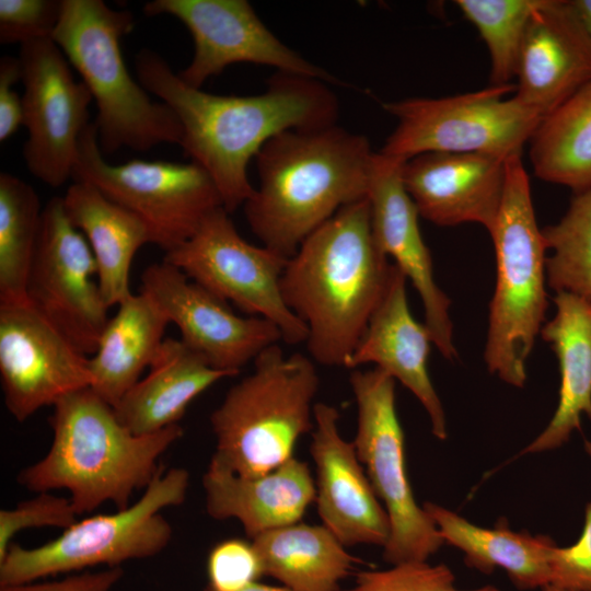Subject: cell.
Returning <instances> with one entry per match:
<instances>
[{"mask_svg":"<svg viewBox=\"0 0 591 591\" xmlns=\"http://www.w3.org/2000/svg\"><path fill=\"white\" fill-rule=\"evenodd\" d=\"M135 66L140 84L175 114L185 155L210 176L229 213L253 195L247 166L270 139L337 124L338 100L317 79L277 71L260 94L217 95L188 85L149 48Z\"/></svg>","mask_w":591,"mask_h":591,"instance_id":"cell-1","label":"cell"},{"mask_svg":"<svg viewBox=\"0 0 591 591\" xmlns=\"http://www.w3.org/2000/svg\"><path fill=\"white\" fill-rule=\"evenodd\" d=\"M392 268L374 239L368 197L341 208L288 259L282 298L306 325V348L315 362L346 367Z\"/></svg>","mask_w":591,"mask_h":591,"instance_id":"cell-2","label":"cell"},{"mask_svg":"<svg viewBox=\"0 0 591 591\" xmlns=\"http://www.w3.org/2000/svg\"><path fill=\"white\" fill-rule=\"evenodd\" d=\"M374 154L366 136L337 124L274 137L254 160L258 186L244 204L252 232L289 259L341 208L368 197Z\"/></svg>","mask_w":591,"mask_h":591,"instance_id":"cell-3","label":"cell"},{"mask_svg":"<svg viewBox=\"0 0 591 591\" xmlns=\"http://www.w3.org/2000/svg\"><path fill=\"white\" fill-rule=\"evenodd\" d=\"M53 442L47 454L22 470L18 482L34 493L67 489L78 514L111 501L129 507L135 490L147 488L163 470L162 454L183 436L177 424L150 434H135L114 407L91 387L54 406Z\"/></svg>","mask_w":591,"mask_h":591,"instance_id":"cell-4","label":"cell"},{"mask_svg":"<svg viewBox=\"0 0 591 591\" xmlns=\"http://www.w3.org/2000/svg\"><path fill=\"white\" fill-rule=\"evenodd\" d=\"M131 12L103 0H62L53 40L78 71L96 104L94 120L103 155L121 148L147 151L181 146L183 131L172 109L154 102L128 71L120 39L134 28Z\"/></svg>","mask_w":591,"mask_h":591,"instance_id":"cell-5","label":"cell"},{"mask_svg":"<svg viewBox=\"0 0 591 591\" xmlns=\"http://www.w3.org/2000/svg\"><path fill=\"white\" fill-rule=\"evenodd\" d=\"M320 379L311 357L286 356L278 344L254 360L211 413V462L245 477L268 473L293 456L298 439L314 428Z\"/></svg>","mask_w":591,"mask_h":591,"instance_id":"cell-6","label":"cell"},{"mask_svg":"<svg viewBox=\"0 0 591 591\" xmlns=\"http://www.w3.org/2000/svg\"><path fill=\"white\" fill-rule=\"evenodd\" d=\"M489 234L495 246L496 285L484 358L490 373L523 387L526 360L545 320L547 283L546 247L522 155L506 160L502 201Z\"/></svg>","mask_w":591,"mask_h":591,"instance_id":"cell-7","label":"cell"},{"mask_svg":"<svg viewBox=\"0 0 591 591\" xmlns=\"http://www.w3.org/2000/svg\"><path fill=\"white\" fill-rule=\"evenodd\" d=\"M188 485L185 468L162 470L139 500L125 509L77 521L38 547L12 543L0 560V586L34 582L99 565L120 567L125 561L160 554L172 538V526L161 510L182 505Z\"/></svg>","mask_w":591,"mask_h":591,"instance_id":"cell-8","label":"cell"},{"mask_svg":"<svg viewBox=\"0 0 591 591\" xmlns=\"http://www.w3.org/2000/svg\"><path fill=\"white\" fill-rule=\"evenodd\" d=\"M511 91L514 84L383 102L397 124L379 152L401 162L428 152L522 155L543 117L514 95L505 99Z\"/></svg>","mask_w":591,"mask_h":591,"instance_id":"cell-9","label":"cell"},{"mask_svg":"<svg viewBox=\"0 0 591 591\" xmlns=\"http://www.w3.org/2000/svg\"><path fill=\"white\" fill-rule=\"evenodd\" d=\"M72 178L137 216L164 253L186 242L212 210L223 207L212 179L195 162L136 159L111 164L99 147L94 121L81 135Z\"/></svg>","mask_w":591,"mask_h":591,"instance_id":"cell-10","label":"cell"},{"mask_svg":"<svg viewBox=\"0 0 591 591\" xmlns=\"http://www.w3.org/2000/svg\"><path fill=\"white\" fill-rule=\"evenodd\" d=\"M395 380L384 371L354 369L349 383L357 405L354 439L358 457L389 520L383 558L391 565L428 561L444 543L415 500L406 473L404 432L395 407Z\"/></svg>","mask_w":591,"mask_h":591,"instance_id":"cell-11","label":"cell"},{"mask_svg":"<svg viewBox=\"0 0 591 591\" xmlns=\"http://www.w3.org/2000/svg\"><path fill=\"white\" fill-rule=\"evenodd\" d=\"M163 260L241 311L274 323L285 343L306 341V325L287 306L281 293L280 279L288 259L248 243L223 207L212 210L186 242L164 254Z\"/></svg>","mask_w":591,"mask_h":591,"instance_id":"cell-12","label":"cell"},{"mask_svg":"<svg viewBox=\"0 0 591 591\" xmlns=\"http://www.w3.org/2000/svg\"><path fill=\"white\" fill-rule=\"evenodd\" d=\"M19 60L23 126L27 130L22 154L33 176L60 187L72 178L93 97L83 81L74 80L68 59L53 38L21 45Z\"/></svg>","mask_w":591,"mask_h":591,"instance_id":"cell-13","label":"cell"},{"mask_svg":"<svg viewBox=\"0 0 591 591\" xmlns=\"http://www.w3.org/2000/svg\"><path fill=\"white\" fill-rule=\"evenodd\" d=\"M27 299L79 351L88 357L95 352L109 306L91 247L68 219L62 197L51 198L43 209Z\"/></svg>","mask_w":591,"mask_h":591,"instance_id":"cell-14","label":"cell"},{"mask_svg":"<svg viewBox=\"0 0 591 591\" xmlns=\"http://www.w3.org/2000/svg\"><path fill=\"white\" fill-rule=\"evenodd\" d=\"M143 12L174 16L189 31L194 55L178 76L190 86L201 89L207 80L239 62L341 84L283 44L246 0H153L143 5Z\"/></svg>","mask_w":591,"mask_h":591,"instance_id":"cell-15","label":"cell"},{"mask_svg":"<svg viewBox=\"0 0 591 591\" xmlns=\"http://www.w3.org/2000/svg\"><path fill=\"white\" fill-rule=\"evenodd\" d=\"M149 296L181 332V340L212 368L236 375L267 347L282 340L279 328L259 316L235 314L228 302L162 260L141 275Z\"/></svg>","mask_w":591,"mask_h":591,"instance_id":"cell-16","label":"cell"},{"mask_svg":"<svg viewBox=\"0 0 591 591\" xmlns=\"http://www.w3.org/2000/svg\"><path fill=\"white\" fill-rule=\"evenodd\" d=\"M0 378L19 422L92 383L89 357L30 303L0 305Z\"/></svg>","mask_w":591,"mask_h":591,"instance_id":"cell-17","label":"cell"},{"mask_svg":"<svg viewBox=\"0 0 591 591\" xmlns=\"http://www.w3.org/2000/svg\"><path fill=\"white\" fill-rule=\"evenodd\" d=\"M403 164L380 152L374 154L368 193L372 231L381 251L394 259L416 289L433 345L451 360L457 357L451 301L434 280L431 254L419 229L420 216L403 183Z\"/></svg>","mask_w":591,"mask_h":591,"instance_id":"cell-18","label":"cell"},{"mask_svg":"<svg viewBox=\"0 0 591 591\" xmlns=\"http://www.w3.org/2000/svg\"><path fill=\"white\" fill-rule=\"evenodd\" d=\"M339 412L314 405L310 444L316 470L317 512L323 525L347 546H384L390 536L387 513L374 493L352 441L339 431Z\"/></svg>","mask_w":591,"mask_h":591,"instance_id":"cell-19","label":"cell"},{"mask_svg":"<svg viewBox=\"0 0 591 591\" xmlns=\"http://www.w3.org/2000/svg\"><path fill=\"white\" fill-rule=\"evenodd\" d=\"M506 160L428 152L404 162L402 178L424 219L441 227L478 223L490 233L502 201Z\"/></svg>","mask_w":591,"mask_h":591,"instance_id":"cell-20","label":"cell"},{"mask_svg":"<svg viewBox=\"0 0 591 591\" xmlns=\"http://www.w3.org/2000/svg\"><path fill=\"white\" fill-rule=\"evenodd\" d=\"M514 96L543 118L591 81V40L568 0H540L521 46Z\"/></svg>","mask_w":591,"mask_h":591,"instance_id":"cell-21","label":"cell"},{"mask_svg":"<svg viewBox=\"0 0 591 591\" xmlns=\"http://www.w3.org/2000/svg\"><path fill=\"white\" fill-rule=\"evenodd\" d=\"M406 276L393 264L387 287L346 367L373 363L407 387L426 409L433 436L448 437L445 414L428 372L432 337L409 309Z\"/></svg>","mask_w":591,"mask_h":591,"instance_id":"cell-22","label":"cell"},{"mask_svg":"<svg viewBox=\"0 0 591 591\" xmlns=\"http://www.w3.org/2000/svg\"><path fill=\"white\" fill-rule=\"evenodd\" d=\"M202 487L207 513L216 520L236 519L251 540L298 523L316 496L308 464L294 456L254 477L240 476L210 461Z\"/></svg>","mask_w":591,"mask_h":591,"instance_id":"cell-23","label":"cell"},{"mask_svg":"<svg viewBox=\"0 0 591 591\" xmlns=\"http://www.w3.org/2000/svg\"><path fill=\"white\" fill-rule=\"evenodd\" d=\"M553 300L555 316L540 334L558 360L559 399L546 428L523 453L559 448L580 428L582 415L591 420V301L566 291Z\"/></svg>","mask_w":591,"mask_h":591,"instance_id":"cell-24","label":"cell"},{"mask_svg":"<svg viewBox=\"0 0 591 591\" xmlns=\"http://www.w3.org/2000/svg\"><path fill=\"white\" fill-rule=\"evenodd\" d=\"M149 369L114 407L119 422L139 436L177 425L199 394L231 376L175 338L163 340Z\"/></svg>","mask_w":591,"mask_h":591,"instance_id":"cell-25","label":"cell"},{"mask_svg":"<svg viewBox=\"0 0 591 591\" xmlns=\"http://www.w3.org/2000/svg\"><path fill=\"white\" fill-rule=\"evenodd\" d=\"M422 507L443 542L462 551L471 568L486 573L501 568L522 590L552 584L557 545L551 537L514 532L505 519L486 529L437 503L427 501Z\"/></svg>","mask_w":591,"mask_h":591,"instance_id":"cell-26","label":"cell"},{"mask_svg":"<svg viewBox=\"0 0 591 591\" xmlns=\"http://www.w3.org/2000/svg\"><path fill=\"white\" fill-rule=\"evenodd\" d=\"M66 215L86 239L97 265L101 292L111 308L129 296V274L139 248L151 243L146 224L94 186L74 182L62 196Z\"/></svg>","mask_w":591,"mask_h":591,"instance_id":"cell-27","label":"cell"},{"mask_svg":"<svg viewBox=\"0 0 591 591\" xmlns=\"http://www.w3.org/2000/svg\"><path fill=\"white\" fill-rule=\"evenodd\" d=\"M167 317L143 292L131 294L109 317L95 352L89 357L91 389L115 407L154 360Z\"/></svg>","mask_w":591,"mask_h":591,"instance_id":"cell-28","label":"cell"},{"mask_svg":"<svg viewBox=\"0 0 591 591\" xmlns=\"http://www.w3.org/2000/svg\"><path fill=\"white\" fill-rule=\"evenodd\" d=\"M252 543L264 575L292 591H340L343 580L362 563L323 524L298 522L264 532Z\"/></svg>","mask_w":591,"mask_h":591,"instance_id":"cell-29","label":"cell"},{"mask_svg":"<svg viewBox=\"0 0 591 591\" xmlns=\"http://www.w3.org/2000/svg\"><path fill=\"white\" fill-rule=\"evenodd\" d=\"M529 158L542 181L573 194L591 187V81L551 114L532 135Z\"/></svg>","mask_w":591,"mask_h":591,"instance_id":"cell-30","label":"cell"},{"mask_svg":"<svg viewBox=\"0 0 591 591\" xmlns=\"http://www.w3.org/2000/svg\"><path fill=\"white\" fill-rule=\"evenodd\" d=\"M43 209L31 185L0 173V305L28 304L27 282Z\"/></svg>","mask_w":591,"mask_h":591,"instance_id":"cell-31","label":"cell"},{"mask_svg":"<svg viewBox=\"0 0 591 591\" xmlns=\"http://www.w3.org/2000/svg\"><path fill=\"white\" fill-rule=\"evenodd\" d=\"M546 283L591 301V187L573 194L561 219L542 229Z\"/></svg>","mask_w":591,"mask_h":591,"instance_id":"cell-32","label":"cell"},{"mask_svg":"<svg viewBox=\"0 0 591 591\" xmlns=\"http://www.w3.org/2000/svg\"><path fill=\"white\" fill-rule=\"evenodd\" d=\"M540 0H456L455 5L477 28L490 57V85L515 78L523 38Z\"/></svg>","mask_w":591,"mask_h":591,"instance_id":"cell-33","label":"cell"},{"mask_svg":"<svg viewBox=\"0 0 591 591\" xmlns=\"http://www.w3.org/2000/svg\"><path fill=\"white\" fill-rule=\"evenodd\" d=\"M344 591H500L495 586L462 590L444 564L409 561L383 570L359 571L352 587Z\"/></svg>","mask_w":591,"mask_h":591,"instance_id":"cell-34","label":"cell"},{"mask_svg":"<svg viewBox=\"0 0 591 591\" xmlns=\"http://www.w3.org/2000/svg\"><path fill=\"white\" fill-rule=\"evenodd\" d=\"M70 498L59 497L48 491L24 500L13 509L0 511V560L12 544L13 537L21 531L32 528L67 529L78 521Z\"/></svg>","mask_w":591,"mask_h":591,"instance_id":"cell-35","label":"cell"},{"mask_svg":"<svg viewBox=\"0 0 591 591\" xmlns=\"http://www.w3.org/2000/svg\"><path fill=\"white\" fill-rule=\"evenodd\" d=\"M61 9L62 0H0V43L51 38Z\"/></svg>","mask_w":591,"mask_h":591,"instance_id":"cell-36","label":"cell"},{"mask_svg":"<svg viewBox=\"0 0 591 591\" xmlns=\"http://www.w3.org/2000/svg\"><path fill=\"white\" fill-rule=\"evenodd\" d=\"M208 587L212 591H240L264 576L258 554L252 542L224 540L209 553Z\"/></svg>","mask_w":591,"mask_h":591,"instance_id":"cell-37","label":"cell"},{"mask_svg":"<svg viewBox=\"0 0 591 591\" xmlns=\"http://www.w3.org/2000/svg\"><path fill=\"white\" fill-rule=\"evenodd\" d=\"M552 584L569 591H591V501L586 507L579 540L556 548Z\"/></svg>","mask_w":591,"mask_h":591,"instance_id":"cell-38","label":"cell"},{"mask_svg":"<svg viewBox=\"0 0 591 591\" xmlns=\"http://www.w3.org/2000/svg\"><path fill=\"white\" fill-rule=\"evenodd\" d=\"M19 57L3 56L0 59V141L12 137L23 126V100L14 85L21 81Z\"/></svg>","mask_w":591,"mask_h":591,"instance_id":"cell-39","label":"cell"},{"mask_svg":"<svg viewBox=\"0 0 591 591\" xmlns=\"http://www.w3.org/2000/svg\"><path fill=\"white\" fill-rule=\"evenodd\" d=\"M121 567L106 568L96 572H81L66 578L46 581L0 586V591H112L121 579Z\"/></svg>","mask_w":591,"mask_h":591,"instance_id":"cell-40","label":"cell"},{"mask_svg":"<svg viewBox=\"0 0 591 591\" xmlns=\"http://www.w3.org/2000/svg\"><path fill=\"white\" fill-rule=\"evenodd\" d=\"M568 2L591 40V0H568Z\"/></svg>","mask_w":591,"mask_h":591,"instance_id":"cell-41","label":"cell"},{"mask_svg":"<svg viewBox=\"0 0 591 591\" xmlns=\"http://www.w3.org/2000/svg\"><path fill=\"white\" fill-rule=\"evenodd\" d=\"M204 591H212L208 587L205 588ZM240 591H292L289 588L282 586V587H275V586H268L259 582H253L245 587L244 589Z\"/></svg>","mask_w":591,"mask_h":591,"instance_id":"cell-42","label":"cell"},{"mask_svg":"<svg viewBox=\"0 0 591 591\" xmlns=\"http://www.w3.org/2000/svg\"><path fill=\"white\" fill-rule=\"evenodd\" d=\"M542 591H569V590L559 588V587H556V586H553V584H548V586L543 587Z\"/></svg>","mask_w":591,"mask_h":591,"instance_id":"cell-43","label":"cell"}]
</instances>
